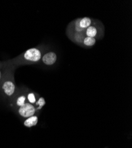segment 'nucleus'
Wrapping results in <instances>:
<instances>
[{
    "label": "nucleus",
    "mask_w": 132,
    "mask_h": 148,
    "mask_svg": "<svg viewBox=\"0 0 132 148\" xmlns=\"http://www.w3.org/2000/svg\"><path fill=\"white\" fill-rule=\"evenodd\" d=\"M35 112L36 110L34 107L29 103H25L23 106H21L18 110L20 115L26 118H29L34 116Z\"/></svg>",
    "instance_id": "obj_1"
},
{
    "label": "nucleus",
    "mask_w": 132,
    "mask_h": 148,
    "mask_svg": "<svg viewBox=\"0 0 132 148\" xmlns=\"http://www.w3.org/2000/svg\"><path fill=\"white\" fill-rule=\"evenodd\" d=\"M25 58L30 61L32 62H38L41 58V53L40 51L36 48H31L25 52L24 55Z\"/></svg>",
    "instance_id": "obj_2"
},
{
    "label": "nucleus",
    "mask_w": 132,
    "mask_h": 148,
    "mask_svg": "<svg viewBox=\"0 0 132 148\" xmlns=\"http://www.w3.org/2000/svg\"><path fill=\"white\" fill-rule=\"evenodd\" d=\"M57 59V56L54 52H49L45 54L42 60L43 63L47 65H52L54 64Z\"/></svg>",
    "instance_id": "obj_3"
},
{
    "label": "nucleus",
    "mask_w": 132,
    "mask_h": 148,
    "mask_svg": "<svg viewBox=\"0 0 132 148\" xmlns=\"http://www.w3.org/2000/svg\"><path fill=\"white\" fill-rule=\"evenodd\" d=\"M3 89L4 92L8 96L13 95L15 91V85L11 81H8L4 83L3 85Z\"/></svg>",
    "instance_id": "obj_4"
},
{
    "label": "nucleus",
    "mask_w": 132,
    "mask_h": 148,
    "mask_svg": "<svg viewBox=\"0 0 132 148\" xmlns=\"http://www.w3.org/2000/svg\"><path fill=\"white\" fill-rule=\"evenodd\" d=\"M38 122V117L36 116H33L29 117L24 122V125L27 127H31L37 125Z\"/></svg>",
    "instance_id": "obj_5"
},
{
    "label": "nucleus",
    "mask_w": 132,
    "mask_h": 148,
    "mask_svg": "<svg viewBox=\"0 0 132 148\" xmlns=\"http://www.w3.org/2000/svg\"><path fill=\"white\" fill-rule=\"evenodd\" d=\"M91 24V20L88 17H84L82 18L81 20H80V21H79V26L82 29H87L88 27L90 26Z\"/></svg>",
    "instance_id": "obj_6"
},
{
    "label": "nucleus",
    "mask_w": 132,
    "mask_h": 148,
    "mask_svg": "<svg viewBox=\"0 0 132 148\" xmlns=\"http://www.w3.org/2000/svg\"><path fill=\"white\" fill-rule=\"evenodd\" d=\"M97 34V30L95 27L92 26H90L87 29L86 34L87 37H90V38H94V37Z\"/></svg>",
    "instance_id": "obj_7"
},
{
    "label": "nucleus",
    "mask_w": 132,
    "mask_h": 148,
    "mask_svg": "<svg viewBox=\"0 0 132 148\" xmlns=\"http://www.w3.org/2000/svg\"><path fill=\"white\" fill-rule=\"evenodd\" d=\"M96 40L94 38H90V37H87L83 40V43L87 46H92L95 45Z\"/></svg>",
    "instance_id": "obj_8"
},
{
    "label": "nucleus",
    "mask_w": 132,
    "mask_h": 148,
    "mask_svg": "<svg viewBox=\"0 0 132 148\" xmlns=\"http://www.w3.org/2000/svg\"><path fill=\"white\" fill-rule=\"evenodd\" d=\"M25 101L26 97L25 96H20V97L18 98V99L17 100V105L18 106L21 107L25 104Z\"/></svg>",
    "instance_id": "obj_9"
},
{
    "label": "nucleus",
    "mask_w": 132,
    "mask_h": 148,
    "mask_svg": "<svg viewBox=\"0 0 132 148\" xmlns=\"http://www.w3.org/2000/svg\"><path fill=\"white\" fill-rule=\"evenodd\" d=\"M46 104V102H45V100L44 98L43 97H40L38 101L36 103V104L37 105H39V107L38 108V110H40Z\"/></svg>",
    "instance_id": "obj_10"
},
{
    "label": "nucleus",
    "mask_w": 132,
    "mask_h": 148,
    "mask_svg": "<svg viewBox=\"0 0 132 148\" xmlns=\"http://www.w3.org/2000/svg\"><path fill=\"white\" fill-rule=\"evenodd\" d=\"M27 98L28 100L29 101V102L31 104H34L36 103V97H35V95L33 93H30L29 94L28 96H27Z\"/></svg>",
    "instance_id": "obj_11"
},
{
    "label": "nucleus",
    "mask_w": 132,
    "mask_h": 148,
    "mask_svg": "<svg viewBox=\"0 0 132 148\" xmlns=\"http://www.w3.org/2000/svg\"><path fill=\"white\" fill-rule=\"evenodd\" d=\"M76 30L78 32H81L83 30L82 29H81L79 26V21H77V22L76 23Z\"/></svg>",
    "instance_id": "obj_12"
},
{
    "label": "nucleus",
    "mask_w": 132,
    "mask_h": 148,
    "mask_svg": "<svg viewBox=\"0 0 132 148\" xmlns=\"http://www.w3.org/2000/svg\"><path fill=\"white\" fill-rule=\"evenodd\" d=\"M1 72H0V79H1Z\"/></svg>",
    "instance_id": "obj_13"
}]
</instances>
